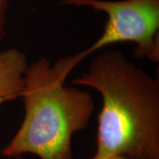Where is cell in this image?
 <instances>
[{
  "label": "cell",
  "mask_w": 159,
  "mask_h": 159,
  "mask_svg": "<svg viewBox=\"0 0 159 159\" xmlns=\"http://www.w3.org/2000/svg\"><path fill=\"white\" fill-rule=\"evenodd\" d=\"M74 85L97 91V149L90 159H159V79L119 51L93 57Z\"/></svg>",
  "instance_id": "obj_1"
},
{
  "label": "cell",
  "mask_w": 159,
  "mask_h": 159,
  "mask_svg": "<svg viewBox=\"0 0 159 159\" xmlns=\"http://www.w3.org/2000/svg\"><path fill=\"white\" fill-rule=\"evenodd\" d=\"M67 77L44 57L29 63L20 95L24 118L2 157L73 159V137L89 125L95 101L89 92L65 85Z\"/></svg>",
  "instance_id": "obj_2"
},
{
  "label": "cell",
  "mask_w": 159,
  "mask_h": 159,
  "mask_svg": "<svg viewBox=\"0 0 159 159\" xmlns=\"http://www.w3.org/2000/svg\"><path fill=\"white\" fill-rule=\"evenodd\" d=\"M62 3L89 7L107 15L102 34L79 52L82 60L104 47L133 43L135 57L159 62V0H64Z\"/></svg>",
  "instance_id": "obj_3"
},
{
  "label": "cell",
  "mask_w": 159,
  "mask_h": 159,
  "mask_svg": "<svg viewBox=\"0 0 159 159\" xmlns=\"http://www.w3.org/2000/svg\"><path fill=\"white\" fill-rule=\"evenodd\" d=\"M29 63L16 47L0 51V104L20 97Z\"/></svg>",
  "instance_id": "obj_4"
},
{
  "label": "cell",
  "mask_w": 159,
  "mask_h": 159,
  "mask_svg": "<svg viewBox=\"0 0 159 159\" xmlns=\"http://www.w3.org/2000/svg\"><path fill=\"white\" fill-rule=\"evenodd\" d=\"M9 0H0V43L6 34V23Z\"/></svg>",
  "instance_id": "obj_5"
},
{
  "label": "cell",
  "mask_w": 159,
  "mask_h": 159,
  "mask_svg": "<svg viewBox=\"0 0 159 159\" xmlns=\"http://www.w3.org/2000/svg\"><path fill=\"white\" fill-rule=\"evenodd\" d=\"M108 159H125V157H111Z\"/></svg>",
  "instance_id": "obj_6"
},
{
  "label": "cell",
  "mask_w": 159,
  "mask_h": 159,
  "mask_svg": "<svg viewBox=\"0 0 159 159\" xmlns=\"http://www.w3.org/2000/svg\"><path fill=\"white\" fill-rule=\"evenodd\" d=\"M63 1H64V0H63Z\"/></svg>",
  "instance_id": "obj_7"
}]
</instances>
